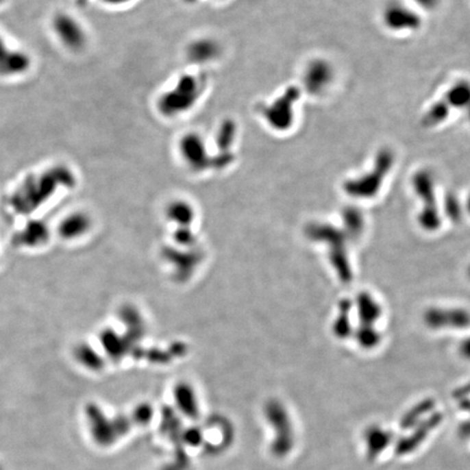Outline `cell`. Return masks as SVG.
I'll return each instance as SVG.
<instances>
[{
  "label": "cell",
  "mask_w": 470,
  "mask_h": 470,
  "mask_svg": "<svg viewBox=\"0 0 470 470\" xmlns=\"http://www.w3.org/2000/svg\"><path fill=\"white\" fill-rule=\"evenodd\" d=\"M201 95V83L194 75H183L175 88L159 98V111L166 116H177L190 110Z\"/></svg>",
  "instance_id": "6da1fadb"
},
{
  "label": "cell",
  "mask_w": 470,
  "mask_h": 470,
  "mask_svg": "<svg viewBox=\"0 0 470 470\" xmlns=\"http://www.w3.org/2000/svg\"><path fill=\"white\" fill-rule=\"evenodd\" d=\"M92 438L98 445L109 447L118 441L121 436L127 434L134 419L127 417H116L114 419L106 417L97 407L92 406L86 412Z\"/></svg>",
  "instance_id": "7a4b0ae2"
},
{
  "label": "cell",
  "mask_w": 470,
  "mask_h": 470,
  "mask_svg": "<svg viewBox=\"0 0 470 470\" xmlns=\"http://www.w3.org/2000/svg\"><path fill=\"white\" fill-rule=\"evenodd\" d=\"M394 164V153L388 148L381 149L375 157V166L367 175L358 180L347 183V190L349 193L362 197H370L375 195L380 188L384 177L391 170Z\"/></svg>",
  "instance_id": "3957f363"
},
{
  "label": "cell",
  "mask_w": 470,
  "mask_h": 470,
  "mask_svg": "<svg viewBox=\"0 0 470 470\" xmlns=\"http://www.w3.org/2000/svg\"><path fill=\"white\" fill-rule=\"evenodd\" d=\"M412 184L417 195L423 199L425 208L419 214V222L421 227L427 231H434L440 227V216L436 207L434 192V179L430 172H417L412 179Z\"/></svg>",
  "instance_id": "277c9868"
},
{
  "label": "cell",
  "mask_w": 470,
  "mask_h": 470,
  "mask_svg": "<svg viewBox=\"0 0 470 470\" xmlns=\"http://www.w3.org/2000/svg\"><path fill=\"white\" fill-rule=\"evenodd\" d=\"M266 417L275 431V441L272 442V452L277 456H284L294 445L293 427L290 417L281 405H268Z\"/></svg>",
  "instance_id": "5b68a950"
},
{
  "label": "cell",
  "mask_w": 470,
  "mask_h": 470,
  "mask_svg": "<svg viewBox=\"0 0 470 470\" xmlns=\"http://www.w3.org/2000/svg\"><path fill=\"white\" fill-rule=\"evenodd\" d=\"M334 79V70L329 61L316 58L310 61L303 71L301 82L310 95H320L329 88Z\"/></svg>",
  "instance_id": "8992f818"
},
{
  "label": "cell",
  "mask_w": 470,
  "mask_h": 470,
  "mask_svg": "<svg viewBox=\"0 0 470 470\" xmlns=\"http://www.w3.org/2000/svg\"><path fill=\"white\" fill-rule=\"evenodd\" d=\"M297 95L292 90H288L284 95L275 99L268 108L264 110V118L268 125L272 129L277 131H286L293 125L294 121V101Z\"/></svg>",
  "instance_id": "52a82bcc"
},
{
  "label": "cell",
  "mask_w": 470,
  "mask_h": 470,
  "mask_svg": "<svg viewBox=\"0 0 470 470\" xmlns=\"http://www.w3.org/2000/svg\"><path fill=\"white\" fill-rule=\"evenodd\" d=\"M53 31L66 48L79 51L86 42V34L82 25L69 14H60L53 18Z\"/></svg>",
  "instance_id": "ba28073f"
},
{
  "label": "cell",
  "mask_w": 470,
  "mask_h": 470,
  "mask_svg": "<svg viewBox=\"0 0 470 470\" xmlns=\"http://www.w3.org/2000/svg\"><path fill=\"white\" fill-rule=\"evenodd\" d=\"M179 151L181 157L190 166L201 169L208 160L206 143L199 133H186L179 142Z\"/></svg>",
  "instance_id": "9c48e42d"
},
{
  "label": "cell",
  "mask_w": 470,
  "mask_h": 470,
  "mask_svg": "<svg viewBox=\"0 0 470 470\" xmlns=\"http://www.w3.org/2000/svg\"><path fill=\"white\" fill-rule=\"evenodd\" d=\"M31 59L27 53L7 47L5 40L0 35V75L16 77L29 70Z\"/></svg>",
  "instance_id": "30bf717a"
},
{
  "label": "cell",
  "mask_w": 470,
  "mask_h": 470,
  "mask_svg": "<svg viewBox=\"0 0 470 470\" xmlns=\"http://www.w3.org/2000/svg\"><path fill=\"white\" fill-rule=\"evenodd\" d=\"M425 321L432 329L465 327L470 325V314L462 309H430L425 312Z\"/></svg>",
  "instance_id": "8fae6325"
},
{
  "label": "cell",
  "mask_w": 470,
  "mask_h": 470,
  "mask_svg": "<svg viewBox=\"0 0 470 470\" xmlns=\"http://www.w3.org/2000/svg\"><path fill=\"white\" fill-rule=\"evenodd\" d=\"M383 16L388 27L394 31L416 29L420 27L419 16L405 5L397 3L390 5L384 11Z\"/></svg>",
  "instance_id": "7c38bea8"
},
{
  "label": "cell",
  "mask_w": 470,
  "mask_h": 470,
  "mask_svg": "<svg viewBox=\"0 0 470 470\" xmlns=\"http://www.w3.org/2000/svg\"><path fill=\"white\" fill-rule=\"evenodd\" d=\"M220 48L218 42L212 38H199L193 40L186 49L188 58L194 64H207L214 60L219 55Z\"/></svg>",
  "instance_id": "4fadbf2b"
},
{
  "label": "cell",
  "mask_w": 470,
  "mask_h": 470,
  "mask_svg": "<svg viewBox=\"0 0 470 470\" xmlns=\"http://www.w3.org/2000/svg\"><path fill=\"white\" fill-rule=\"evenodd\" d=\"M449 107L465 109L470 108V82L466 79H462L455 83L447 92L444 98Z\"/></svg>",
  "instance_id": "5bb4252c"
},
{
  "label": "cell",
  "mask_w": 470,
  "mask_h": 470,
  "mask_svg": "<svg viewBox=\"0 0 470 470\" xmlns=\"http://www.w3.org/2000/svg\"><path fill=\"white\" fill-rule=\"evenodd\" d=\"M360 314L364 325H375L381 316V306L377 299L368 293L360 297Z\"/></svg>",
  "instance_id": "9a60e30c"
},
{
  "label": "cell",
  "mask_w": 470,
  "mask_h": 470,
  "mask_svg": "<svg viewBox=\"0 0 470 470\" xmlns=\"http://www.w3.org/2000/svg\"><path fill=\"white\" fill-rule=\"evenodd\" d=\"M449 108L451 107L447 105V101H436L432 106L427 111L423 119V123L425 127H436V125H441L445 120L449 118Z\"/></svg>",
  "instance_id": "2e32d148"
},
{
  "label": "cell",
  "mask_w": 470,
  "mask_h": 470,
  "mask_svg": "<svg viewBox=\"0 0 470 470\" xmlns=\"http://www.w3.org/2000/svg\"><path fill=\"white\" fill-rule=\"evenodd\" d=\"M358 342L364 349H375L380 344L381 336L378 330L371 325H362L358 331Z\"/></svg>",
  "instance_id": "e0dca14e"
},
{
  "label": "cell",
  "mask_w": 470,
  "mask_h": 470,
  "mask_svg": "<svg viewBox=\"0 0 470 470\" xmlns=\"http://www.w3.org/2000/svg\"><path fill=\"white\" fill-rule=\"evenodd\" d=\"M180 393L177 395L179 399V405H180L181 410L184 412L185 415L190 416V417H195L197 415V407L196 403L194 401L193 395L190 393V391H186L185 388L181 390Z\"/></svg>",
  "instance_id": "ac0fdd59"
},
{
  "label": "cell",
  "mask_w": 470,
  "mask_h": 470,
  "mask_svg": "<svg viewBox=\"0 0 470 470\" xmlns=\"http://www.w3.org/2000/svg\"><path fill=\"white\" fill-rule=\"evenodd\" d=\"M458 353L466 360H470V336L462 338L458 345Z\"/></svg>",
  "instance_id": "d6986e66"
},
{
  "label": "cell",
  "mask_w": 470,
  "mask_h": 470,
  "mask_svg": "<svg viewBox=\"0 0 470 470\" xmlns=\"http://www.w3.org/2000/svg\"><path fill=\"white\" fill-rule=\"evenodd\" d=\"M416 3L423 5V8L432 9L438 5V0H415Z\"/></svg>",
  "instance_id": "ffe728a7"
},
{
  "label": "cell",
  "mask_w": 470,
  "mask_h": 470,
  "mask_svg": "<svg viewBox=\"0 0 470 470\" xmlns=\"http://www.w3.org/2000/svg\"><path fill=\"white\" fill-rule=\"evenodd\" d=\"M103 1L111 5H120L129 3V0H103Z\"/></svg>",
  "instance_id": "44dd1931"
},
{
  "label": "cell",
  "mask_w": 470,
  "mask_h": 470,
  "mask_svg": "<svg viewBox=\"0 0 470 470\" xmlns=\"http://www.w3.org/2000/svg\"><path fill=\"white\" fill-rule=\"evenodd\" d=\"M465 208L466 212H467L468 214H470V194L469 195H468L467 199H466Z\"/></svg>",
  "instance_id": "7402d4cb"
},
{
  "label": "cell",
  "mask_w": 470,
  "mask_h": 470,
  "mask_svg": "<svg viewBox=\"0 0 470 470\" xmlns=\"http://www.w3.org/2000/svg\"><path fill=\"white\" fill-rule=\"evenodd\" d=\"M467 275H468V277H469V280H470V266H469V267H468Z\"/></svg>",
  "instance_id": "603a6c76"
}]
</instances>
